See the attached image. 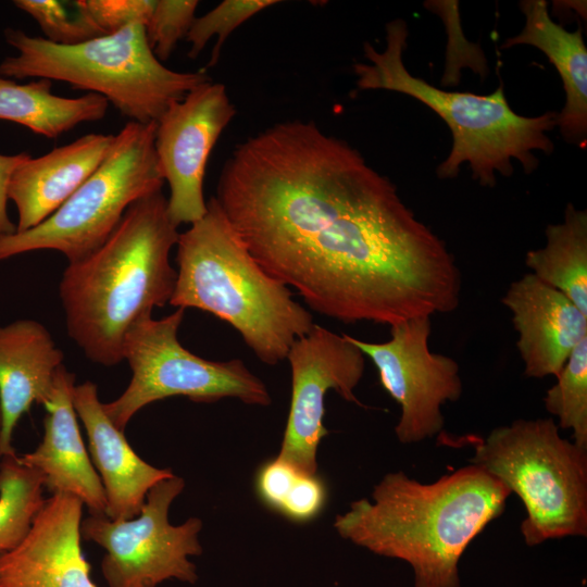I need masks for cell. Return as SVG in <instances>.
Here are the masks:
<instances>
[{"instance_id": "cell-7", "label": "cell", "mask_w": 587, "mask_h": 587, "mask_svg": "<svg viewBox=\"0 0 587 587\" xmlns=\"http://www.w3.org/2000/svg\"><path fill=\"white\" fill-rule=\"evenodd\" d=\"M559 429L553 417L519 419L476 441L470 459L521 499L528 547L587 536V449Z\"/></svg>"}, {"instance_id": "cell-3", "label": "cell", "mask_w": 587, "mask_h": 587, "mask_svg": "<svg viewBox=\"0 0 587 587\" xmlns=\"http://www.w3.org/2000/svg\"><path fill=\"white\" fill-rule=\"evenodd\" d=\"M178 236L160 190L133 202L95 252L68 263L59 285L66 330L90 361L121 363L129 328L170 302L177 278L170 253Z\"/></svg>"}, {"instance_id": "cell-12", "label": "cell", "mask_w": 587, "mask_h": 587, "mask_svg": "<svg viewBox=\"0 0 587 587\" xmlns=\"http://www.w3.org/2000/svg\"><path fill=\"white\" fill-rule=\"evenodd\" d=\"M291 398L277 458L307 474H317L316 452L323 437L324 399L329 390L344 400L363 404L354 395L365 371V355L347 334L314 325L291 345L287 358Z\"/></svg>"}, {"instance_id": "cell-20", "label": "cell", "mask_w": 587, "mask_h": 587, "mask_svg": "<svg viewBox=\"0 0 587 587\" xmlns=\"http://www.w3.org/2000/svg\"><path fill=\"white\" fill-rule=\"evenodd\" d=\"M520 8L525 25L501 49L528 45L546 54L558 71L565 92L564 107L557 112V126L566 142L583 148L587 141V48L583 32L566 30L554 22L545 0H524Z\"/></svg>"}, {"instance_id": "cell-10", "label": "cell", "mask_w": 587, "mask_h": 587, "mask_svg": "<svg viewBox=\"0 0 587 587\" xmlns=\"http://www.w3.org/2000/svg\"><path fill=\"white\" fill-rule=\"evenodd\" d=\"M185 488L174 475L154 485L133 519L113 521L105 515H89L80 524L82 539L105 551L100 566L109 587H158L176 579L198 582L197 566L190 557L200 555L202 521L190 517L172 525L168 511Z\"/></svg>"}, {"instance_id": "cell-19", "label": "cell", "mask_w": 587, "mask_h": 587, "mask_svg": "<svg viewBox=\"0 0 587 587\" xmlns=\"http://www.w3.org/2000/svg\"><path fill=\"white\" fill-rule=\"evenodd\" d=\"M115 136L87 134L23 162L9 187L17 210L16 232L40 224L73 195L108 158Z\"/></svg>"}, {"instance_id": "cell-25", "label": "cell", "mask_w": 587, "mask_h": 587, "mask_svg": "<svg viewBox=\"0 0 587 587\" xmlns=\"http://www.w3.org/2000/svg\"><path fill=\"white\" fill-rule=\"evenodd\" d=\"M14 5L30 15L52 43L72 46L99 36L78 1L15 0Z\"/></svg>"}, {"instance_id": "cell-2", "label": "cell", "mask_w": 587, "mask_h": 587, "mask_svg": "<svg viewBox=\"0 0 587 587\" xmlns=\"http://www.w3.org/2000/svg\"><path fill=\"white\" fill-rule=\"evenodd\" d=\"M511 491L469 464L433 483L403 471L386 474L335 517L338 535L413 571L414 587H461L460 560L470 544L504 511Z\"/></svg>"}, {"instance_id": "cell-14", "label": "cell", "mask_w": 587, "mask_h": 587, "mask_svg": "<svg viewBox=\"0 0 587 587\" xmlns=\"http://www.w3.org/2000/svg\"><path fill=\"white\" fill-rule=\"evenodd\" d=\"M83 505L66 494L46 499L21 544L0 555V587H99L82 549Z\"/></svg>"}, {"instance_id": "cell-26", "label": "cell", "mask_w": 587, "mask_h": 587, "mask_svg": "<svg viewBox=\"0 0 587 587\" xmlns=\"http://www.w3.org/2000/svg\"><path fill=\"white\" fill-rule=\"evenodd\" d=\"M278 2L275 0H225L204 15L196 16L185 38L190 43L188 57L196 59L208 41L216 35L217 40L212 49L210 61L203 70L215 66L227 37L247 20Z\"/></svg>"}, {"instance_id": "cell-5", "label": "cell", "mask_w": 587, "mask_h": 587, "mask_svg": "<svg viewBox=\"0 0 587 587\" xmlns=\"http://www.w3.org/2000/svg\"><path fill=\"white\" fill-rule=\"evenodd\" d=\"M409 30L397 18L386 24V48L377 51L364 43L370 63H354L357 86L362 90L383 89L410 96L433 110L447 124L452 136L448 157L437 166L441 179L455 178L462 164L467 163L472 178L483 187H495L496 173L510 177L512 160L525 173L539 165L534 153L550 154L554 145L548 132L555 126L557 112L523 116L513 111L504 95L503 84L490 95L447 91L413 76L403 63Z\"/></svg>"}, {"instance_id": "cell-17", "label": "cell", "mask_w": 587, "mask_h": 587, "mask_svg": "<svg viewBox=\"0 0 587 587\" xmlns=\"http://www.w3.org/2000/svg\"><path fill=\"white\" fill-rule=\"evenodd\" d=\"M75 374L63 364L57 372L50 400L43 405V437L37 448L18 457L38 471L54 494L78 498L91 515H105L107 499L100 477L83 441L72 402Z\"/></svg>"}, {"instance_id": "cell-23", "label": "cell", "mask_w": 587, "mask_h": 587, "mask_svg": "<svg viewBox=\"0 0 587 587\" xmlns=\"http://www.w3.org/2000/svg\"><path fill=\"white\" fill-rule=\"evenodd\" d=\"M43 477L17 454L0 458V555L14 549L41 510Z\"/></svg>"}, {"instance_id": "cell-22", "label": "cell", "mask_w": 587, "mask_h": 587, "mask_svg": "<svg viewBox=\"0 0 587 587\" xmlns=\"http://www.w3.org/2000/svg\"><path fill=\"white\" fill-rule=\"evenodd\" d=\"M546 243L529 250L525 264L542 283L566 296L587 315V212L567 203L563 220L549 224Z\"/></svg>"}, {"instance_id": "cell-4", "label": "cell", "mask_w": 587, "mask_h": 587, "mask_svg": "<svg viewBox=\"0 0 587 587\" xmlns=\"http://www.w3.org/2000/svg\"><path fill=\"white\" fill-rule=\"evenodd\" d=\"M176 249L177 278L168 303L228 323L262 363H280L294 341L315 325L290 288L254 261L214 196L205 214L179 233Z\"/></svg>"}, {"instance_id": "cell-15", "label": "cell", "mask_w": 587, "mask_h": 587, "mask_svg": "<svg viewBox=\"0 0 587 587\" xmlns=\"http://www.w3.org/2000/svg\"><path fill=\"white\" fill-rule=\"evenodd\" d=\"M501 301L517 333L524 374L557 377L574 348L587 338V315L530 273L512 282Z\"/></svg>"}, {"instance_id": "cell-24", "label": "cell", "mask_w": 587, "mask_h": 587, "mask_svg": "<svg viewBox=\"0 0 587 587\" xmlns=\"http://www.w3.org/2000/svg\"><path fill=\"white\" fill-rule=\"evenodd\" d=\"M557 383L546 391L547 412L558 419V427L571 429L573 441L587 449V338L571 352Z\"/></svg>"}, {"instance_id": "cell-11", "label": "cell", "mask_w": 587, "mask_h": 587, "mask_svg": "<svg viewBox=\"0 0 587 587\" xmlns=\"http://www.w3.org/2000/svg\"><path fill=\"white\" fill-rule=\"evenodd\" d=\"M430 317H416L390 326V339L370 342L348 335L375 365L379 382L399 404L395 434L400 444H419L442 433L441 408L458 401L463 383L458 362L429 349Z\"/></svg>"}, {"instance_id": "cell-30", "label": "cell", "mask_w": 587, "mask_h": 587, "mask_svg": "<svg viewBox=\"0 0 587 587\" xmlns=\"http://www.w3.org/2000/svg\"><path fill=\"white\" fill-rule=\"evenodd\" d=\"M30 157L32 154L28 152L0 153V238L16 232V224L11 221L8 212L9 187L15 170Z\"/></svg>"}, {"instance_id": "cell-16", "label": "cell", "mask_w": 587, "mask_h": 587, "mask_svg": "<svg viewBox=\"0 0 587 587\" xmlns=\"http://www.w3.org/2000/svg\"><path fill=\"white\" fill-rule=\"evenodd\" d=\"M72 402L86 430L89 457L104 489L105 516L113 521L135 517L149 490L175 474L171 469L150 465L136 453L124 432L105 414L95 383L75 385Z\"/></svg>"}, {"instance_id": "cell-29", "label": "cell", "mask_w": 587, "mask_h": 587, "mask_svg": "<svg viewBox=\"0 0 587 587\" xmlns=\"http://www.w3.org/2000/svg\"><path fill=\"white\" fill-rule=\"evenodd\" d=\"M327 498L317 474L301 473L277 513L294 522H309L323 510Z\"/></svg>"}, {"instance_id": "cell-31", "label": "cell", "mask_w": 587, "mask_h": 587, "mask_svg": "<svg viewBox=\"0 0 587 587\" xmlns=\"http://www.w3.org/2000/svg\"><path fill=\"white\" fill-rule=\"evenodd\" d=\"M1 428H2V414H1V407H0V434H1Z\"/></svg>"}, {"instance_id": "cell-9", "label": "cell", "mask_w": 587, "mask_h": 587, "mask_svg": "<svg viewBox=\"0 0 587 587\" xmlns=\"http://www.w3.org/2000/svg\"><path fill=\"white\" fill-rule=\"evenodd\" d=\"M185 309L136 322L123 344V360L132 370L125 390L102 403L105 414L122 432L135 414L148 404L182 396L195 402L236 398L250 405L272 402L265 384L240 359L207 360L182 346L177 334Z\"/></svg>"}, {"instance_id": "cell-28", "label": "cell", "mask_w": 587, "mask_h": 587, "mask_svg": "<svg viewBox=\"0 0 587 587\" xmlns=\"http://www.w3.org/2000/svg\"><path fill=\"white\" fill-rule=\"evenodd\" d=\"M83 10L102 33L114 34L129 25H146L154 0H79Z\"/></svg>"}, {"instance_id": "cell-21", "label": "cell", "mask_w": 587, "mask_h": 587, "mask_svg": "<svg viewBox=\"0 0 587 587\" xmlns=\"http://www.w3.org/2000/svg\"><path fill=\"white\" fill-rule=\"evenodd\" d=\"M52 80L36 78L17 83L0 76V120L20 124L46 138H58L87 122L102 120L108 100L87 92L77 98L52 92Z\"/></svg>"}, {"instance_id": "cell-1", "label": "cell", "mask_w": 587, "mask_h": 587, "mask_svg": "<svg viewBox=\"0 0 587 587\" xmlns=\"http://www.w3.org/2000/svg\"><path fill=\"white\" fill-rule=\"evenodd\" d=\"M247 250L313 311L389 327L451 313L462 275L447 243L396 185L313 121L250 136L214 196Z\"/></svg>"}, {"instance_id": "cell-6", "label": "cell", "mask_w": 587, "mask_h": 587, "mask_svg": "<svg viewBox=\"0 0 587 587\" xmlns=\"http://www.w3.org/2000/svg\"><path fill=\"white\" fill-rule=\"evenodd\" d=\"M4 38L16 54L1 61L0 76L66 83L104 97L132 122H157L171 103L211 80L203 68L177 72L163 65L140 24L72 46L15 28L5 29Z\"/></svg>"}, {"instance_id": "cell-8", "label": "cell", "mask_w": 587, "mask_h": 587, "mask_svg": "<svg viewBox=\"0 0 587 587\" xmlns=\"http://www.w3.org/2000/svg\"><path fill=\"white\" fill-rule=\"evenodd\" d=\"M155 128L157 122H127L104 162L50 216L0 238V261L54 250L74 263L101 247L133 202L162 190L165 182L154 149Z\"/></svg>"}, {"instance_id": "cell-27", "label": "cell", "mask_w": 587, "mask_h": 587, "mask_svg": "<svg viewBox=\"0 0 587 587\" xmlns=\"http://www.w3.org/2000/svg\"><path fill=\"white\" fill-rule=\"evenodd\" d=\"M198 5L197 0H154L145 29L148 42L161 62L166 61L178 41L186 38Z\"/></svg>"}, {"instance_id": "cell-13", "label": "cell", "mask_w": 587, "mask_h": 587, "mask_svg": "<svg viewBox=\"0 0 587 587\" xmlns=\"http://www.w3.org/2000/svg\"><path fill=\"white\" fill-rule=\"evenodd\" d=\"M235 115L226 86L209 80L171 103L157 121L154 149L168 184L167 214L175 226L190 225L205 214L203 179L208 160Z\"/></svg>"}, {"instance_id": "cell-18", "label": "cell", "mask_w": 587, "mask_h": 587, "mask_svg": "<svg viewBox=\"0 0 587 587\" xmlns=\"http://www.w3.org/2000/svg\"><path fill=\"white\" fill-rule=\"evenodd\" d=\"M63 359L41 323L20 319L0 326V458L16 453L15 427L33 403L45 405L50 400Z\"/></svg>"}]
</instances>
